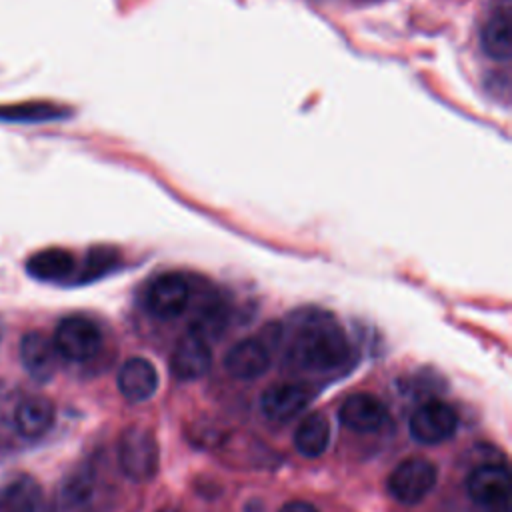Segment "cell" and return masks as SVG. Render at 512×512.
Listing matches in <instances>:
<instances>
[{"mask_svg":"<svg viewBox=\"0 0 512 512\" xmlns=\"http://www.w3.org/2000/svg\"><path fill=\"white\" fill-rule=\"evenodd\" d=\"M456 428H458L456 412L440 400H430L420 408H416V412L410 416V422H408L410 436L416 442L426 446H434L452 438Z\"/></svg>","mask_w":512,"mask_h":512,"instance_id":"7","label":"cell"},{"mask_svg":"<svg viewBox=\"0 0 512 512\" xmlns=\"http://www.w3.org/2000/svg\"><path fill=\"white\" fill-rule=\"evenodd\" d=\"M222 364L232 378L254 380L270 368V350L258 338H244L228 348Z\"/></svg>","mask_w":512,"mask_h":512,"instance_id":"9","label":"cell"},{"mask_svg":"<svg viewBox=\"0 0 512 512\" xmlns=\"http://www.w3.org/2000/svg\"><path fill=\"white\" fill-rule=\"evenodd\" d=\"M52 342L58 356L72 362H86L98 354L102 332L90 318L68 316L58 322Z\"/></svg>","mask_w":512,"mask_h":512,"instance_id":"4","label":"cell"},{"mask_svg":"<svg viewBox=\"0 0 512 512\" xmlns=\"http://www.w3.org/2000/svg\"><path fill=\"white\" fill-rule=\"evenodd\" d=\"M210 364L212 352L208 342L192 332L180 338L170 358V370L178 380L202 378L210 370Z\"/></svg>","mask_w":512,"mask_h":512,"instance_id":"12","label":"cell"},{"mask_svg":"<svg viewBox=\"0 0 512 512\" xmlns=\"http://www.w3.org/2000/svg\"><path fill=\"white\" fill-rule=\"evenodd\" d=\"M330 444V422L324 414H308L294 432V446L306 458H318Z\"/></svg>","mask_w":512,"mask_h":512,"instance_id":"16","label":"cell"},{"mask_svg":"<svg viewBox=\"0 0 512 512\" xmlns=\"http://www.w3.org/2000/svg\"><path fill=\"white\" fill-rule=\"evenodd\" d=\"M54 404L42 396L22 400L14 410V428L24 438H40L54 424Z\"/></svg>","mask_w":512,"mask_h":512,"instance_id":"14","label":"cell"},{"mask_svg":"<svg viewBox=\"0 0 512 512\" xmlns=\"http://www.w3.org/2000/svg\"><path fill=\"white\" fill-rule=\"evenodd\" d=\"M94 492V476L88 470H78L74 472L70 478H66L64 486H62V500L76 508V506H84Z\"/></svg>","mask_w":512,"mask_h":512,"instance_id":"21","label":"cell"},{"mask_svg":"<svg viewBox=\"0 0 512 512\" xmlns=\"http://www.w3.org/2000/svg\"><path fill=\"white\" fill-rule=\"evenodd\" d=\"M312 400V392L302 384L280 382L266 388L260 396V410L272 422H288L298 416Z\"/></svg>","mask_w":512,"mask_h":512,"instance_id":"8","label":"cell"},{"mask_svg":"<svg viewBox=\"0 0 512 512\" xmlns=\"http://www.w3.org/2000/svg\"><path fill=\"white\" fill-rule=\"evenodd\" d=\"M288 362L306 372H330L350 358V344L338 322L322 310H304L292 324Z\"/></svg>","mask_w":512,"mask_h":512,"instance_id":"1","label":"cell"},{"mask_svg":"<svg viewBox=\"0 0 512 512\" xmlns=\"http://www.w3.org/2000/svg\"><path fill=\"white\" fill-rule=\"evenodd\" d=\"M118 390L128 402H146L158 390V372L146 358H128L118 370Z\"/></svg>","mask_w":512,"mask_h":512,"instance_id":"11","label":"cell"},{"mask_svg":"<svg viewBox=\"0 0 512 512\" xmlns=\"http://www.w3.org/2000/svg\"><path fill=\"white\" fill-rule=\"evenodd\" d=\"M76 266L74 256L64 248H46L32 254L26 262L30 276L38 280H62L72 274Z\"/></svg>","mask_w":512,"mask_h":512,"instance_id":"17","label":"cell"},{"mask_svg":"<svg viewBox=\"0 0 512 512\" xmlns=\"http://www.w3.org/2000/svg\"><path fill=\"white\" fill-rule=\"evenodd\" d=\"M338 418L352 432L368 434L376 432L386 422V406L374 394L356 392L340 404Z\"/></svg>","mask_w":512,"mask_h":512,"instance_id":"10","label":"cell"},{"mask_svg":"<svg viewBox=\"0 0 512 512\" xmlns=\"http://www.w3.org/2000/svg\"><path fill=\"white\" fill-rule=\"evenodd\" d=\"M226 326V310L220 302H208L190 324V332L208 340L212 336H218Z\"/></svg>","mask_w":512,"mask_h":512,"instance_id":"20","label":"cell"},{"mask_svg":"<svg viewBox=\"0 0 512 512\" xmlns=\"http://www.w3.org/2000/svg\"><path fill=\"white\" fill-rule=\"evenodd\" d=\"M20 360L26 372L38 382H48L58 368V352L54 342L42 332H28L22 336Z\"/></svg>","mask_w":512,"mask_h":512,"instance_id":"13","label":"cell"},{"mask_svg":"<svg viewBox=\"0 0 512 512\" xmlns=\"http://www.w3.org/2000/svg\"><path fill=\"white\" fill-rule=\"evenodd\" d=\"M68 116L66 108L52 102H26L14 106H0V120L4 122H50Z\"/></svg>","mask_w":512,"mask_h":512,"instance_id":"19","label":"cell"},{"mask_svg":"<svg viewBox=\"0 0 512 512\" xmlns=\"http://www.w3.org/2000/svg\"><path fill=\"white\" fill-rule=\"evenodd\" d=\"M470 500L488 510L508 512L510 500V472L502 464H482L472 470L466 480Z\"/></svg>","mask_w":512,"mask_h":512,"instance_id":"5","label":"cell"},{"mask_svg":"<svg viewBox=\"0 0 512 512\" xmlns=\"http://www.w3.org/2000/svg\"><path fill=\"white\" fill-rule=\"evenodd\" d=\"M160 464V450L154 434L144 426H130L118 440V466L132 482H150Z\"/></svg>","mask_w":512,"mask_h":512,"instance_id":"2","label":"cell"},{"mask_svg":"<svg viewBox=\"0 0 512 512\" xmlns=\"http://www.w3.org/2000/svg\"><path fill=\"white\" fill-rule=\"evenodd\" d=\"M190 302V284L180 272H164L156 276L146 290V308L160 320L180 316Z\"/></svg>","mask_w":512,"mask_h":512,"instance_id":"6","label":"cell"},{"mask_svg":"<svg viewBox=\"0 0 512 512\" xmlns=\"http://www.w3.org/2000/svg\"><path fill=\"white\" fill-rule=\"evenodd\" d=\"M114 264H116V252L112 248H94L86 262V274L90 278L100 276V274L112 270Z\"/></svg>","mask_w":512,"mask_h":512,"instance_id":"22","label":"cell"},{"mask_svg":"<svg viewBox=\"0 0 512 512\" xmlns=\"http://www.w3.org/2000/svg\"><path fill=\"white\" fill-rule=\"evenodd\" d=\"M42 488L30 476H16L0 488V512H38Z\"/></svg>","mask_w":512,"mask_h":512,"instance_id":"15","label":"cell"},{"mask_svg":"<svg viewBox=\"0 0 512 512\" xmlns=\"http://www.w3.org/2000/svg\"><path fill=\"white\" fill-rule=\"evenodd\" d=\"M482 50L488 58L506 62L512 56V34H510V16L498 12L490 16L482 28Z\"/></svg>","mask_w":512,"mask_h":512,"instance_id":"18","label":"cell"},{"mask_svg":"<svg viewBox=\"0 0 512 512\" xmlns=\"http://www.w3.org/2000/svg\"><path fill=\"white\" fill-rule=\"evenodd\" d=\"M438 468L428 458H406L388 476L390 496L406 506L422 502L436 486Z\"/></svg>","mask_w":512,"mask_h":512,"instance_id":"3","label":"cell"},{"mask_svg":"<svg viewBox=\"0 0 512 512\" xmlns=\"http://www.w3.org/2000/svg\"><path fill=\"white\" fill-rule=\"evenodd\" d=\"M158 512H176V510H170V508H166V510H158Z\"/></svg>","mask_w":512,"mask_h":512,"instance_id":"24","label":"cell"},{"mask_svg":"<svg viewBox=\"0 0 512 512\" xmlns=\"http://www.w3.org/2000/svg\"><path fill=\"white\" fill-rule=\"evenodd\" d=\"M278 512H318V508L304 500H292V502H286Z\"/></svg>","mask_w":512,"mask_h":512,"instance_id":"23","label":"cell"}]
</instances>
